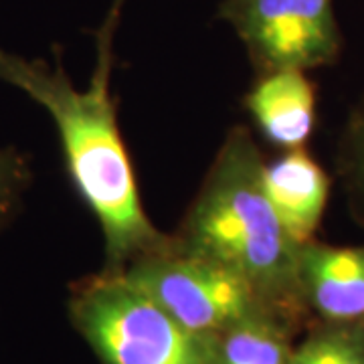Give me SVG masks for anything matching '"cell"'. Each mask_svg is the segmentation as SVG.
<instances>
[{"instance_id": "6da1fadb", "label": "cell", "mask_w": 364, "mask_h": 364, "mask_svg": "<svg viewBox=\"0 0 364 364\" xmlns=\"http://www.w3.org/2000/svg\"><path fill=\"white\" fill-rule=\"evenodd\" d=\"M126 0H112L104 25L95 33V67L85 87H77L55 47L49 63L0 49V81L41 105L59 136L65 170L81 203L90 208L104 237V272H126L132 263L164 251L174 235L150 221L132 158L117 124L112 91L114 41Z\"/></svg>"}, {"instance_id": "7a4b0ae2", "label": "cell", "mask_w": 364, "mask_h": 364, "mask_svg": "<svg viewBox=\"0 0 364 364\" xmlns=\"http://www.w3.org/2000/svg\"><path fill=\"white\" fill-rule=\"evenodd\" d=\"M265 160L247 126H233L208 166L174 239L241 275L261 304L296 324L306 314L298 251L263 184Z\"/></svg>"}, {"instance_id": "3957f363", "label": "cell", "mask_w": 364, "mask_h": 364, "mask_svg": "<svg viewBox=\"0 0 364 364\" xmlns=\"http://www.w3.org/2000/svg\"><path fill=\"white\" fill-rule=\"evenodd\" d=\"M67 316L100 364H215V338L186 330L124 273L71 284Z\"/></svg>"}, {"instance_id": "277c9868", "label": "cell", "mask_w": 364, "mask_h": 364, "mask_svg": "<svg viewBox=\"0 0 364 364\" xmlns=\"http://www.w3.org/2000/svg\"><path fill=\"white\" fill-rule=\"evenodd\" d=\"M119 273L198 336L217 338L251 314L267 310L241 275L182 249L176 239Z\"/></svg>"}, {"instance_id": "5b68a950", "label": "cell", "mask_w": 364, "mask_h": 364, "mask_svg": "<svg viewBox=\"0 0 364 364\" xmlns=\"http://www.w3.org/2000/svg\"><path fill=\"white\" fill-rule=\"evenodd\" d=\"M219 18L233 28L255 73L334 65L342 55L334 0H223Z\"/></svg>"}, {"instance_id": "8992f818", "label": "cell", "mask_w": 364, "mask_h": 364, "mask_svg": "<svg viewBox=\"0 0 364 364\" xmlns=\"http://www.w3.org/2000/svg\"><path fill=\"white\" fill-rule=\"evenodd\" d=\"M299 291L306 312L322 324H364V245H299Z\"/></svg>"}, {"instance_id": "52a82bcc", "label": "cell", "mask_w": 364, "mask_h": 364, "mask_svg": "<svg viewBox=\"0 0 364 364\" xmlns=\"http://www.w3.org/2000/svg\"><path fill=\"white\" fill-rule=\"evenodd\" d=\"M245 109L272 146L299 150L316 128V87L306 71L259 73L245 95Z\"/></svg>"}, {"instance_id": "ba28073f", "label": "cell", "mask_w": 364, "mask_h": 364, "mask_svg": "<svg viewBox=\"0 0 364 364\" xmlns=\"http://www.w3.org/2000/svg\"><path fill=\"white\" fill-rule=\"evenodd\" d=\"M265 193L287 237L304 245L316 239L330 196V176L306 148L282 152L263 168Z\"/></svg>"}, {"instance_id": "9c48e42d", "label": "cell", "mask_w": 364, "mask_h": 364, "mask_svg": "<svg viewBox=\"0 0 364 364\" xmlns=\"http://www.w3.org/2000/svg\"><path fill=\"white\" fill-rule=\"evenodd\" d=\"M291 322L259 310L215 338V364H291Z\"/></svg>"}, {"instance_id": "30bf717a", "label": "cell", "mask_w": 364, "mask_h": 364, "mask_svg": "<svg viewBox=\"0 0 364 364\" xmlns=\"http://www.w3.org/2000/svg\"><path fill=\"white\" fill-rule=\"evenodd\" d=\"M336 172L354 221L364 227V95L340 134Z\"/></svg>"}, {"instance_id": "8fae6325", "label": "cell", "mask_w": 364, "mask_h": 364, "mask_svg": "<svg viewBox=\"0 0 364 364\" xmlns=\"http://www.w3.org/2000/svg\"><path fill=\"white\" fill-rule=\"evenodd\" d=\"M291 364H364V324H322L294 348Z\"/></svg>"}, {"instance_id": "7c38bea8", "label": "cell", "mask_w": 364, "mask_h": 364, "mask_svg": "<svg viewBox=\"0 0 364 364\" xmlns=\"http://www.w3.org/2000/svg\"><path fill=\"white\" fill-rule=\"evenodd\" d=\"M33 182V156L16 146H0V235L21 217Z\"/></svg>"}]
</instances>
